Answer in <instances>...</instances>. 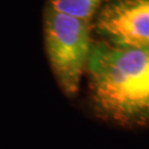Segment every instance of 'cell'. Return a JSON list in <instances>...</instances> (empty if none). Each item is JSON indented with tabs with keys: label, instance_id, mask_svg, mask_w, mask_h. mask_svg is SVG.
<instances>
[{
	"label": "cell",
	"instance_id": "6da1fadb",
	"mask_svg": "<svg viewBox=\"0 0 149 149\" xmlns=\"http://www.w3.org/2000/svg\"><path fill=\"white\" fill-rule=\"evenodd\" d=\"M86 70L102 111L119 119L149 117V49L104 41L92 47Z\"/></svg>",
	"mask_w": 149,
	"mask_h": 149
},
{
	"label": "cell",
	"instance_id": "7a4b0ae2",
	"mask_svg": "<svg viewBox=\"0 0 149 149\" xmlns=\"http://www.w3.org/2000/svg\"><path fill=\"white\" fill-rule=\"evenodd\" d=\"M44 40L49 62L59 85L68 95H74L92 51L90 21L47 9Z\"/></svg>",
	"mask_w": 149,
	"mask_h": 149
},
{
	"label": "cell",
	"instance_id": "3957f363",
	"mask_svg": "<svg viewBox=\"0 0 149 149\" xmlns=\"http://www.w3.org/2000/svg\"><path fill=\"white\" fill-rule=\"evenodd\" d=\"M96 29L108 43L149 49V0H113L100 12Z\"/></svg>",
	"mask_w": 149,
	"mask_h": 149
},
{
	"label": "cell",
	"instance_id": "277c9868",
	"mask_svg": "<svg viewBox=\"0 0 149 149\" xmlns=\"http://www.w3.org/2000/svg\"><path fill=\"white\" fill-rule=\"evenodd\" d=\"M103 0H50L52 10L81 20L91 21Z\"/></svg>",
	"mask_w": 149,
	"mask_h": 149
}]
</instances>
